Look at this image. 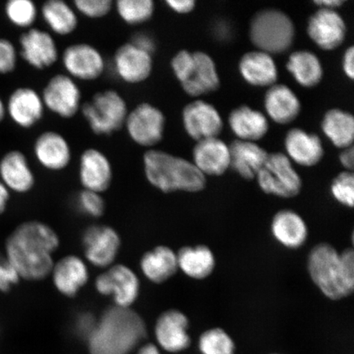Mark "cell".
I'll return each mask as SVG.
<instances>
[{"label": "cell", "mask_w": 354, "mask_h": 354, "mask_svg": "<svg viewBox=\"0 0 354 354\" xmlns=\"http://www.w3.org/2000/svg\"><path fill=\"white\" fill-rule=\"evenodd\" d=\"M50 276L56 290L66 298L73 299L86 286L90 272L85 260L69 254L55 263Z\"/></svg>", "instance_id": "obj_18"}, {"label": "cell", "mask_w": 354, "mask_h": 354, "mask_svg": "<svg viewBox=\"0 0 354 354\" xmlns=\"http://www.w3.org/2000/svg\"><path fill=\"white\" fill-rule=\"evenodd\" d=\"M167 7L179 15H187L196 8V2L194 0H167Z\"/></svg>", "instance_id": "obj_47"}, {"label": "cell", "mask_w": 354, "mask_h": 354, "mask_svg": "<svg viewBox=\"0 0 354 354\" xmlns=\"http://www.w3.org/2000/svg\"><path fill=\"white\" fill-rule=\"evenodd\" d=\"M41 95L44 108L62 118H73L81 111V88L68 75H55L48 80Z\"/></svg>", "instance_id": "obj_11"}, {"label": "cell", "mask_w": 354, "mask_h": 354, "mask_svg": "<svg viewBox=\"0 0 354 354\" xmlns=\"http://www.w3.org/2000/svg\"><path fill=\"white\" fill-rule=\"evenodd\" d=\"M189 324L188 317L179 310L168 309L161 313L154 326L158 346L169 353L185 351L192 343Z\"/></svg>", "instance_id": "obj_16"}, {"label": "cell", "mask_w": 354, "mask_h": 354, "mask_svg": "<svg viewBox=\"0 0 354 354\" xmlns=\"http://www.w3.org/2000/svg\"><path fill=\"white\" fill-rule=\"evenodd\" d=\"M354 50L349 47L344 55L343 68L346 76L351 80L354 77Z\"/></svg>", "instance_id": "obj_48"}, {"label": "cell", "mask_w": 354, "mask_h": 354, "mask_svg": "<svg viewBox=\"0 0 354 354\" xmlns=\"http://www.w3.org/2000/svg\"><path fill=\"white\" fill-rule=\"evenodd\" d=\"M228 122L234 134L241 140L249 142L262 139L269 128L267 118L262 113L245 105L232 111Z\"/></svg>", "instance_id": "obj_31"}, {"label": "cell", "mask_w": 354, "mask_h": 354, "mask_svg": "<svg viewBox=\"0 0 354 354\" xmlns=\"http://www.w3.org/2000/svg\"><path fill=\"white\" fill-rule=\"evenodd\" d=\"M60 246L59 234L39 220L21 223L4 243L3 254L21 280L37 282L50 276L54 254Z\"/></svg>", "instance_id": "obj_1"}, {"label": "cell", "mask_w": 354, "mask_h": 354, "mask_svg": "<svg viewBox=\"0 0 354 354\" xmlns=\"http://www.w3.org/2000/svg\"><path fill=\"white\" fill-rule=\"evenodd\" d=\"M140 268L149 281L162 284L178 271L176 253L166 245L154 247L141 257Z\"/></svg>", "instance_id": "obj_25"}, {"label": "cell", "mask_w": 354, "mask_h": 354, "mask_svg": "<svg viewBox=\"0 0 354 354\" xmlns=\"http://www.w3.org/2000/svg\"><path fill=\"white\" fill-rule=\"evenodd\" d=\"M79 180L83 189L103 194L113 183V169L107 155L96 148H87L79 160Z\"/></svg>", "instance_id": "obj_14"}, {"label": "cell", "mask_w": 354, "mask_h": 354, "mask_svg": "<svg viewBox=\"0 0 354 354\" xmlns=\"http://www.w3.org/2000/svg\"><path fill=\"white\" fill-rule=\"evenodd\" d=\"M131 44L139 48L140 50L153 55L157 50V44L151 34L140 32L132 35Z\"/></svg>", "instance_id": "obj_46"}, {"label": "cell", "mask_w": 354, "mask_h": 354, "mask_svg": "<svg viewBox=\"0 0 354 354\" xmlns=\"http://www.w3.org/2000/svg\"><path fill=\"white\" fill-rule=\"evenodd\" d=\"M73 8L87 19H100L109 15L114 8V2L112 0H75Z\"/></svg>", "instance_id": "obj_41"}, {"label": "cell", "mask_w": 354, "mask_h": 354, "mask_svg": "<svg viewBox=\"0 0 354 354\" xmlns=\"http://www.w3.org/2000/svg\"><path fill=\"white\" fill-rule=\"evenodd\" d=\"M114 73L120 81L129 85H138L151 76L153 55L127 42L115 51L113 57Z\"/></svg>", "instance_id": "obj_13"}, {"label": "cell", "mask_w": 354, "mask_h": 354, "mask_svg": "<svg viewBox=\"0 0 354 354\" xmlns=\"http://www.w3.org/2000/svg\"><path fill=\"white\" fill-rule=\"evenodd\" d=\"M82 245L86 263L107 269L116 262L122 240L120 234L110 225L95 224L83 232Z\"/></svg>", "instance_id": "obj_10"}, {"label": "cell", "mask_w": 354, "mask_h": 354, "mask_svg": "<svg viewBox=\"0 0 354 354\" xmlns=\"http://www.w3.org/2000/svg\"><path fill=\"white\" fill-rule=\"evenodd\" d=\"M97 293L113 299L114 306L131 308L140 294V281L137 274L128 266L114 263L95 280Z\"/></svg>", "instance_id": "obj_7"}, {"label": "cell", "mask_w": 354, "mask_h": 354, "mask_svg": "<svg viewBox=\"0 0 354 354\" xmlns=\"http://www.w3.org/2000/svg\"><path fill=\"white\" fill-rule=\"evenodd\" d=\"M176 256L178 270L196 280L209 277L215 268L214 255L205 245L181 248Z\"/></svg>", "instance_id": "obj_32"}, {"label": "cell", "mask_w": 354, "mask_h": 354, "mask_svg": "<svg viewBox=\"0 0 354 354\" xmlns=\"http://www.w3.org/2000/svg\"><path fill=\"white\" fill-rule=\"evenodd\" d=\"M61 59L66 75L75 81H96L103 76L106 69L104 55L88 43L70 44L62 54Z\"/></svg>", "instance_id": "obj_12"}, {"label": "cell", "mask_w": 354, "mask_h": 354, "mask_svg": "<svg viewBox=\"0 0 354 354\" xmlns=\"http://www.w3.org/2000/svg\"><path fill=\"white\" fill-rule=\"evenodd\" d=\"M42 19L51 32L60 37L72 35L78 28L77 12L64 0H48L41 8Z\"/></svg>", "instance_id": "obj_33"}, {"label": "cell", "mask_w": 354, "mask_h": 354, "mask_svg": "<svg viewBox=\"0 0 354 354\" xmlns=\"http://www.w3.org/2000/svg\"><path fill=\"white\" fill-rule=\"evenodd\" d=\"M271 354H279V353H271Z\"/></svg>", "instance_id": "obj_54"}, {"label": "cell", "mask_w": 354, "mask_h": 354, "mask_svg": "<svg viewBox=\"0 0 354 354\" xmlns=\"http://www.w3.org/2000/svg\"><path fill=\"white\" fill-rule=\"evenodd\" d=\"M136 354H161V352L156 345L146 344L140 348Z\"/></svg>", "instance_id": "obj_52"}, {"label": "cell", "mask_w": 354, "mask_h": 354, "mask_svg": "<svg viewBox=\"0 0 354 354\" xmlns=\"http://www.w3.org/2000/svg\"><path fill=\"white\" fill-rule=\"evenodd\" d=\"M11 192L0 180V216L7 210L8 203H10Z\"/></svg>", "instance_id": "obj_50"}, {"label": "cell", "mask_w": 354, "mask_h": 354, "mask_svg": "<svg viewBox=\"0 0 354 354\" xmlns=\"http://www.w3.org/2000/svg\"><path fill=\"white\" fill-rule=\"evenodd\" d=\"M0 180L10 192L26 194L35 185L28 158L20 150H11L0 161Z\"/></svg>", "instance_id": "obj_22"}, {"label": "cell", "mask_w": 354, "mask_h": 354, "mask_svg": "<svg viewBox=\"0 0 354 354\" xmlns=\"http://www.w3.org/2000/svg\"><path fill=\"white\" fill-rule=\"evenodd\" d=\"M77 210L91 218H100L105 212V201L101 194L83 189L76 198Z\"/></svg>", "instance_id": "obj_39"}, {"label": "cell", "mask_w": 354, "mask_h": 354, "mask_svg": "<svg viewBox=\"0 0 354 354\" xmlns=\"http://www.w3.org/2000/svg\"><path fill=\"white\" fill-rule=\"evenodd\" d=\"M239 70L245 81L254 86L275 85L278 72L271 55L263 51L248 52L241 57Z\"/></svg>", "instance_id": "obj_29"}, {"label": "cell", "mask_w": 354, "mask_h": 354, "mask_svg": "<svg viewBox=\"0 0 354 354\" xmlns=\"http://www.w3.org/2000/svg\"><path fill=\"white\" fill-rule=\"evenodd\" d=\"M344 3V0H317V1H314V3L320 8L330 10H335V8L342 6Z\"/></svg>", "instance_id": "obj_51"}, {"label": "cell", "mask_w": 354, "mask_h": 354, "mask_svg": "<svg viewBox=\"0 0 354 354\" xmlns=\"http://www.w3.org/2000/svg\"><path fill=\"white\" fill-rule=\"evenodd\" d=\"M310 277L326 297L339 300L348 297L354 290V252L339 254L330 243H321L310 252L308 259Z\"/></svg>", "instance_id": "obj_3"}, {"label": "cell", "mask_w": 354, "mask_h": 354, "mask_svg": "<svg viewBox=\"0 0 354 354\" xmlns=\"http://www.w3.org/2000/svg\"><path fill=\"white\" fill-rule=\"evenodd\" d=\"M229 151L230 167L248 180L255 178L269 154L258 145L241 140L233 141Z\"/></svg>", "instance_id": "obj_27"}, {"label": "cell", "mask_w": 354, "mask_h": 354, "mask_svg": "<svg viewBox=\"0 0 354 354\" xmlns=\"http://www.w3.org/2000/svg\"><path fill=\"white\" fill-rule=\"evenodd\" d=\"M185 131L194 140L218 138L223 123L214 106L203 100L188 104L183 111Z\"/></svg>", "instance_id": "obj_15"}, {"label": "cell", "mask_w": 354, "mask_h": 354, "mask_svg": "<svg viewBox=\"0 0 354 354\" xmlns=\"http://www.w3.org/2000/svg\"><path fill=\"white\" fill-rule=\"evenodd\" d=\"M17 52L13 44L8 39L0 38V73H11L15 70Z\"/></svg>", "instance_id": "obj_43"}, {"label": "cell", "mask_w": 354, "mask_h": 354, "mask_svg": "<svg viewBox=\"0 0 354 354\" xmlns=\"http://www.w3.org/2000/svg\"><path fill=\"white\" fill-rule=\"evenodd\" d=\"M285 147L288 154L299 165L313 167L319 162L324 149L319 136L293 128L287 132Z\"/></svg>", "instance_id": "obj_26"}, {"label": "cell", "mask_w": 354, "mask_h": 354, "mask_svg": "<svg viewBox=\"0 0 354 354\" xmlns=\"http://www.w3.org/2000/svg\"><path fill=\"white\" fill-rule=\"evenodd\" d=\"M19 44L22 59L35 69L50 68L59 59L55 39L46 30L28 29L21 35Z\"/></svg>", "instance_id": "obj_17"}, {"label": "cell", "mask_w": 354, "mask_h": 354, "mask_svg": "<svg viewBox=\"0 0 354 354\" xmlns=\"http://www.w3.org/2000/svg\"><path fill=\"white\" fill-rule=\"evenodd\" d=\"M44 109L41 94L30 87L13 91L6 106L11 120L24 129H30L41 122Z\"/></svg>", "instance_id": "obj_21"}, {"label": "cell", "mask_w": 354, "mask_h": 354, "mask_svg": "<svg viewBox=\"0 0 354 354\" xmlns=\"http://www.w3.org/2000/svg\"><path fill=\"white\" fill-rule=\"evenodd\" d=\"M6 105L4 104L2 99L0 98V122L6 118Z\"/></svg>", "instance_id": "obj_53"}, {"label": "cell", "mask_w": 354, "mask_h": 354, "mask_svg": "<svg viewBox=\"0 0 354 354\" xmlns=\"http://www.w3.org/2000/svg\"><path fill=\"white\" fill-rule=\"evenodd\" d=\"M198 349L201 354H234L236 344L227 331L215 327L201 335Z\"/></svg>", "instance_id": "obj_37"}, {"label": "cell", "mask_w": 354, "mask_h": 354, "mask_svg": "<svg viewBox=\"0 0 354 354\" xmlns=\"http://www.w3.org/2000/svg\"><path fill=\"white\" fill-rule=\"evenodd\" d=\"M124 127L133 142L151 149L160 143L165 136L166 117L160 109L143 102L129 111Z\"/></svg>", "instance_id": "obj_9"}, {"label": "cell", "mask_w": 354, "mask_h": 354, "mask_svg": "<svg viewBox=\"0 0 354 354\" xmlns=\"http://www.w3.org/2000/svg\"><path fill=\"white\" fill-rule=\"evenodd\" d=\"M271 229L276 241L291 250L303 246L308 236V227L302 216L290 209L279 211L274 216Z\"/></svg>", "instance_id": "obj_28"}, {"label": "cell", "mask_w": 354, "mask_h": 354, "mask_svg": "<svg viewBox=\"0 0 354 354\" xmlns=\"http://www.w3.org/2000/svg\"><path fill=\"white\" fill-rule=\"evenodd\" d=\"M295 29L293 21L280 10H263L251 19L250 37L260 51L268 54H282L294 42Z\"/></svg>", "instance_id": "obj_5"}, {"label": "cell", "mask_w": 354, "mask_h": 354, "mask_svg": "<svg viewBox=\"0 0 354 354\" xmlns=\"http://www.w3.org/2000/svg\"><path fill=\"white\" fill-rule=\"evenodd\" d=\"M147 335L145 322L132 308H106L88 336L91 354H129Z\"/></svg>", "instance_id": "obj_2"}, {"label": "cell", "mask_w": 354, "mask_h": 354, "mask_svg": "<svg viewBox=\"0 0 354 354\" xmlns=\"http://www.w3.org/2000/svg\"><path fill=\"white\" fill-rule=\"evenodd\" d=\"M330 190L336 201L348 207H353L354 176L351 171H344L336 176Z\"/></svg>", "instance_id": "obj_40"}, {"label": "cell", "mask_w": 354, "mask_h": 354, "mask_svg": "<svg viewBox=\"0 0 354 354\" xmlns=\"http://www.w3.org/2000/svg\"><path fill=\"white\" fill-rule=\"evenodd\" d=\"M339 161L342 166L347 169L348 171H351L353 169V148L351 147L344 149V151L339 155Z\"/></svg>", "instance_id": "obj_49"}, {"label": "cell", "mask_w": 354, "mask_h": 354, "mask_svg": "<svg viewBox=\"0 0 354 354\" xmlns=\"http://www.w3.org/2000/svg\"><path fill=\"white\" fill-rule=\"evenodd\" d=\"M346 32L342 17L335 10L320 8L308 20L309 37L324 50H333L342 44Z\"/></svg>", "instance_id": "obj_19"}, {"label": "cell", "mask_w": 354, "mask_h": 354, "mask_svg": "<svg viewBox=\"0 0 354 354\" xmlns=\"http://www.w3.org/2000/svg\"><path fill=\"white\" fill-rule=\"evenodd\" d=\"M194 66L189 76L180 83L187 95L198 97L218 90L220 78L212 57L203 52H194Z\"/></svg>", "instance_id": "obj_24"}, {"label": "cell", "mask_w": 354, "mask_h": 354, "mask_svg": "<svg viewBox=\"0 0 354 354\" xmlns=\"http://www.w3.org/2000/svg\"><path fill=\"white\" fill-rule=\"evenodd\" d=\"M97 318L88 312L78 314L75 321V330L83 338L88 339L96 326Z\"/></svg>", "instance_id": "obj_45"}, {"label": "cell", "mask_w": 354, "mask_h": 354, "mask_svg": "<svg viewBox=\"0 0 354 354\" xmlns=\"http://www.w3.org/2000/svg\"><path fill=\"white\" fill-rule=\"evenodd\" d=\"M324 134L336 147H351L354 138L353 115L338 109L327 111L322 122Z\"/></svg>", "instance_id": "obj_35"}, {"label": "cell", "mask_w": 354, "mask_h": 354, "mask_svg": "<svg viewBox=\"0 0 354 354\" xmlns=\"http://www.w3.org/2000/svg\"><path fill=\"white\" fill-rule=\"evenodd\" d=\"M114 8L118 17L131 26L145 24L152 19L156 10L153 0H118Z\"/></svg>", "instance_id": "obj_36"}, {"label": "cell", "mask_w": 354, "mask_h": 354, "mask_svg": "<svg viewBox=\"0 0 354 354\" xmlns=\"http://www.w3.org/2000/svg\"><path fill=\"white\" fill-rule=\"evenodd\" d=\"M261 189L281 198L297 196L302 189V180L291 165L290 158L281 153H269L257 175Z\"/></svg>", "instance_id": "obj_8"}, {"label": "cell", "mask_w": 354, "mask_h": 354, "mask_svg": "<svg viewBox=\"0 0 354 354\" xmlns=\"http://www.w3.org/2000/svg\"><path fill=\"white\" fill-rule=\"evenodd\" d=\"M286 68L300 86L315 87L323 77V68L319 59L308 50L296 51L286 64Z\"/></svg>", "instance_id": "obj_34"}, {"label": "cell", "mask_w": 354, "mask_h": 354, "mask_svg": "<svg viewBox=\"0 0 354 354\" xmlns=\"http://www.w3.org/2000/svg\"><path fill=\"white\" fill-rule=\"evenodd\" d=\"M143 167L148 183L162 193H196L206 187V176L193 162L161 149H147Z\"/></svg>", "instance_id": "obj_4"}, {"label": "cell", "mask_w": 354, "mask_h": 354, "mask_svg": "<svg viewBox=\"0 0 354 354\" xmlns=\"http://www.w3.org/2000/svg\"><path fill=\"white\" fill-rule=\"evenodd\" d=\"M264 105L269 117L281 125L299 116L301 104L293 91L286 85H273L266 93Z\"/></svg>", "instance_id": "obj_30"}, {"label": "cell", "mask_w": 354, "mask_h": 354, "mask_svg": "<svg viewBox=\"0 0 354 354\" xmlns=\"http://www.w3.org/2000/svg\"><path fill=\"white\" fill-rule=\"evenodd\" d=\"M193 159L194 165L203 175L221 176L230 167L229 146L218 138L198 141Z\"/></svg>", "instance_id": "obj_23"}, {"label": "cell", "mask_w": 354, "mask_h": 354, "mask_svg": "<svg viewBox=\"0 0 354 354\" xmlns=\"http://www.w3.org/2000/svg\"><path fill=\"white\" fill-rule=\"evenodd\" d=\"M81 112L94 134L111 136L124 127L129 109L120 93L108 88L82 104Z\"/></svg>", "instance_id": "obj_6"}, {"label": "cell", "mask_w": 354, "mask_h": 354, "mask_svg": "<svg viewBox=\"0 0 354 354\" xmlns=\"http://www.w3.org/2000/svg\"><path fill=\"white\" fill-rule=\"evenodd\" d=\"M20 281L19 276L8 262L6 255L0 254V292L8 293Z\"/></svg>", "instance_id": "obj_44"}, {"label": "cell", "mask_w": 354, "mask_h": 354, "mask_svg": "<svg viewBox=\"0 0 354 354\" xmlns=\"http://www.w3.org/2000/svg\"><path fill=\"white\" fill-rule=\"evenodd\" d=\"M194 66L193 53L183 50L177 52L171 60V68L180 84L188 78Z\"/></svg>", "instance_id": "obj_42"}, {"label": "cell", "mask_w": 354, "mask_h": 354, "mask_svg": "<svg viewBox=\"0 0 354 354\" xmlns=\"http://www.w3.org/2000/svg\"><path fill=\"white\" fill-rule=\"evenodd\" d=\"M33 151L35 159L48 171H63L72 161V148L68 140L56 131H46L38 136Z\"/></svg>", "instance_id": "obj_20"}, {"label": "cell", "mask_w": 354, "mask_h": 354, "mask_svg": "<svg viewBox=\"0 0 354 354\" xmlns=\"http://www.w3.org/2000/svg\"><path fill=\"white\" fill-rule=\"evenodd\" d=\"M4 12L8 20L19 28H32L38 17L37 6L32 0H10Z\"/></svg>", "instance_id": "obj_38"}]
</instances>
